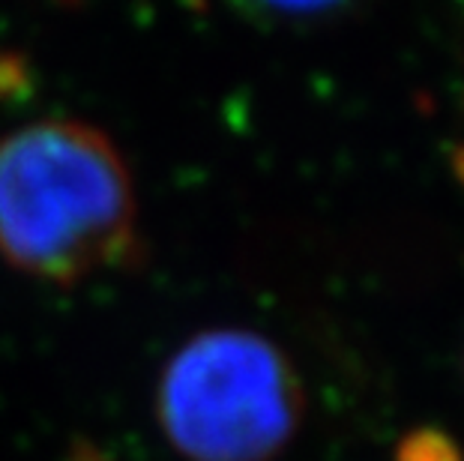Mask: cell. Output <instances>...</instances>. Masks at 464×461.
<instances>
[{
  "label": "cell",
  "mask_w": 464,
  "mask_h": 461,
  "mask_svg": "<svg viewBox=\"0 0 464 461\" xmlns=\"http://www.w3.org/2000/svg\"><path fill=\"white\" fill-rule=\"evenodd\" d=\"M132 249V178L100 130L39 120L0 139V258L36 279L78 282Z\"/></svg>",
  "instance_id": "6da1fadb"
},
{
  "label": "cell",
  "mask_w": 464,
  "mask_h": 461,
  "mask_svg": "<svg viewBox=\"0 0 464 461\" xmlns=\"http://www.w3.org/2000/svg\"><path fill=\"white\" fill-rule=\"evenodd\" d=\"M160 426L189 461H270L303 417L300 378L270 339L210 330L171 357L160 380Z\"/></svg>",
  "instance_id": "7a4b0ae2"
},
{
  "label": "cell",
  "mask_w": 464,
  "mask_h": 461,
  "mask_svg": "<svg viewBox=\"0 0 464 461\" xmlns=\"http://www.w3.org/2000/svg\"><path fill=\"white\" fill-rule=\"evenodd\" d=\"M396 461H461V456L443 431L422 428L401 440Z\"/></svg>",
  "instance_id": "3957f363"
}]
</instances>
